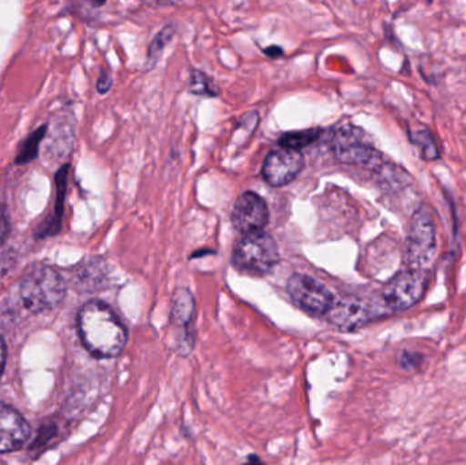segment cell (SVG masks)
Returning a JSON list of instances; mask_svg holds the SVG:
<instances>
[{
	"mask_svg": "<svg viewBox=\"0 0 466 465\" xmlns=\"http://www.w3.org/2000/svg\"><path fill=\"white\" fill-rule=\"evenodd\" d=\"M76 325L82 344L93 357L112 359L119 357L127 346V329L116 313L101 300L85 303Z\"/></svg>",
	"mask_w": 466,
	"mask_h": 465,
	"instance_id": "cell-1",
	"label": "cell"
},
{
	"mask_svg": "<svg viewBox=\"0 0 466 465\" xmlns=\"http://www.w3.org/2000/svg\"><path fill=\"white\" fill-rule=\"evenodd\" d=\"M66 283L54 268L41 265L27 272L19 283L22 305L33 314L46 313L62 305Z\"/></svg>",
	"mask_w": 466,
	"mask_h": 465,
	"instance_id": "cell-2",
	"label": "cell"
},
{
	"mask_svg": "<svg viewBox=\"0 0 466 465\" xmlns=\"http://www.w3.org/2000/svg\"><path fill=\"white\" fill-rule=\"evenodd\" d=\"M279 262V246L266 231L244 235L233 248L232 265L246 275H268Z\"/></svg>",
	"mask_w": 466,
	"mask_h": 465,
	"instance_id": "cell-3",
	"label": "cell"
},
{
	"mask_svg": "<svg viewBox=\"0 0 466 465\" xmlns=\"http://www.w3.org/2000/svg\"><path fill=\"white\" fill-rule=\"evenodd\" d=\"M437 254V228L427 207H420L410 220L405 245V259L410 269L424 270Z\"/></svg>",
	"mask_w": 466,
	"mask_h": 465,
	"instance_id": "cell-4",
	"label": "cell"
},
{
	"mask_svg": "<svg viewBox=\"0 0 466 465\" xmlns=\"http://www.w3.org/2000/svg\"><path fill=\"white\" fill-rule=\"evenodd\" d=\"M331 150L337 160L348 166L380 167V152L367 142L366 134L352 125H341L331 136Z\"/></svg>",
	"mask_w": 466,
	"mask_h": 465,
	"instance_id": "cell-5",
	"label": "cell"
},
{
	"mask_svg": "<svg viewBox=\"0 0 466 465\" xmlns=\"http://www.w3.org/2000/svg\"><path fill=\"white\" fill-rule=\"evenodd\" d=\"M429 281L426 270L408 269L399 273L383 288V305L391 311L413 308L426 294Z\"/></svg>",
	"mask_w": 466,
	"mask_h": 465,
	"instance_id": "cell-6",
	"label": "cell"
},
{
	"mask_svg": "<svg viewBox=\"0 0 466 465\" xmlns=\"http://www.w3.org/2000/svg\"><path fill=\"white\" fill-rule=\"evenodd\" d=\"M287 291L300 310L314 317H325L336 299L322 281L304 273H296L288 280Z\"/></svg>",
	"mask_w": 466,
	"mask_h": 465,
	"instance_id": "cell-7",
	"label": "cell"
},
{
	"mask_svg": "<svg viewBox=\"0 0 466 465\" xmlns=\"http://www.w3.org/2000/svg\"><path fill=\"white\" fill-rule=\"evenodd\" d=\"M378 316H380L378 308L366 299H361L355 295H345L334 299L330 310L325 317L337 329L342 332H353L360 329Z\"/></svg>",
	"mask_w": 466,
	"mask_h": 465,
	"instance_id": "cell-8",
	"label": "cell"
},
{
	"mask_svg": "<svg viewBox=\"0 0 466 465\" xmlns=\"http://www.w3.org/2000/svg\"><path fill=\"white\" fill-rule=\"evenodd\" d=\"M304 156L300 150L279 147L268 153L262 167L266 182L273 187L289 185L303 171Z\"/></svg>",
	"mask_w": 466,
	"mask_h": 465,
	"instance_id": "cell-9",
	"label": "cell"
},
{
	"mask_svg": "<svg viewBox=\"0 0 466 465\" xmlns=\"http://www.w3.org/2000/svg\"><path fill=\"white\" fill-rule=\"evenodd\" d=\"M231 221L236 231L244 235L263 231L268 223V204L254 191H246L233 204Z\"/></svg>",
	"mask_w": 466,
	"mask_h": 465,
	"instance_id": "cell-10",
	"label": "cell"
},
{
	"mask_svg": "<svg viewBox=\"0 0 466 465\" xmlns=\"http://www.w3.org/2000/svg\"><path fill=\"white\" fill-rule=\"evenodd\" d=\"M169 321L172 327L179 330V351L188 354L194 347V333L191 327L196 321V299L187 288H177L175 291Z\"/></svg>",
	"mask_w": 466,
	"mask_h": 465,
	"instance_id": "cell-11",
	"label": "cell"
},
{
	"mask_svg": "<svg viewBox=\"0 0 466 465\" xmlns=\"http://www.w3.org/2000/svg\"><path fill=\"white\" fill-rule=\"evenodd\" d=\"M29 423L13 407L0 403V453L15 452L30 439Z\"/></svg>",
	"mask_w": 466,
	"mask_h": 465,
	"instance_id": "cell-12",
	"label": "cell"
},
{
	"mask_svg": "<svg viewBox=\"0 0 466 465\" xmlns=\"http://www.w3.org/2000/svg\"><path fill=\"white\" fill-rule=\"evenodd\" d=\"M68 164L63 166L55 175L56 183V204H55L54 217L49 218L46 223L41 224L38 228L37 238L52 237L56 235L62 228L63 207H65L66 190H67Z\"/></svg>",
	"mask_w": 466,
	"mask_h": 465,
	"instance_id": "cell-13",
	"label": "cell"
},
{
	"mask_svg": "<svg viewBox=\"0 0 466 465\" xmlns=\"http://www.w3.org/2000/svg\"><path fill=\"white\" fill-rule=\"evenodd\" d=\"M46 131H48V126H40L37 130L33 131V133L22 142L18 153H16L15 164L24 166V164L30 163V161L37 157L41 141H43L44 136H46Z\"/></svg>",
	"mask_w": 466,
	"mask_h": 465,
	"instance_id": "cell-14",
	"label": "cell"
},
{
	"mask_svg": "<svg viewBox=\"0 0 466 465\" xmlns=\"http://www.w3.org/2000/svg\"><path fill=\"white\" fill-rule=\"evenodd\" d=\"M320 130H301L292 131L284 134L279 139V147H289V149L300 150L301 147L314 144L319 138Z\"/></svg>",
	"mask_w": 466,
	"mask_h": 465,
	"instance_id": "cell-15",
	"label": "cell"
},
{
	"mask_svg": "<svg viewBox=\"0 0 466 465\" xmlns=\"http://www.w3.org/2000/svg\"><path fill=\"white\" fill-rule=\"evenodd\" d=\"M175 35V25H167L163 30H160L155 40L150 44L149 51H147V66L149 68L155 67L157 60L160 59L161 54H163L164 48L167 44L172 40Z\"/></svg>",
	"mask_w": 466,
	"mask_h": 465,
	"instance_id": "cell-16",
	"label": "cell"
},
{
	"mask_svg": "<svg viewBox=\"0 0 466 465\" xmlns=\"http://www.w3.org/2000/svg\"><path fill=\"white\" fill-rule=\"evenodd\" d=\"M190 92L194 93V95L215 97V96L220 95V87L207 74L196 70L191 74Z\"/></svg>",
	"mask_w": 466,
	"mask_h": 465,
	"instance_id": "cell-17",
	"label": "cell"
},
{
	"mask_svg": "<svg viewBox=\"0 0 466 465\" xmlns=\"http://www.w3.org/2000/svg\"><path fill=\"white\" fill-rule=\"evenodd\" d=\"M412 141L420 147L423 158L427 161L437 160L440 157L434 136L429 130L416 131L412 136Z\"/></svg>",
	"mask_w": 466,
	"mask_h": 465,
	"instance_id": "cell-18",
	"label": "cell"
},
{
	"mask_svg": "<svg viewBox=\"0 0 466 465\" xmlns=\"http://www.w3.org/2000/svg\"><path fill=\"white\" fill-rule=\"evenodd\" d=\"M421 357L419 354H408V352H404L400 357V365L401 368L407 369V370H413V369L418 368L420 365Z\"/></svg>",
	"mask_w": 466,
	"mask_h": 465,
	"instance_id": "cell-19",
	"label": "cell"
},
{
	"mask_svg": "<svg viewBox=\"0 0 466 465\" xmlns=\"http://www.w3.org/2000/svg\"><path fill=\"white\" fill-rule=\"evenodd\" d=\"M10 228L7 210L5 207H0V245L5 242V238L10 234Z\"/></svg>",
	"mask_w": 466,
	"mask_h": 465,
	"instance_id": "cell-20",
	"label": "cell"
},
{
	"mask_svg": "<svg viewBox=\"0 0 466 465\" xmlns=\"http://www.w3.org/2000/svg\"><path fill=\"white\" fill-rule=\"evenodd\" d=\"M112 86V78L108 73H101L100 78L97 81V90L100 93L109 92Z\"/></svg>",
	"mask_w": 466,
	"mask_h": 465,
	"instance_id": "cell-21",
	"label": "cell"
},
{
	"mask_svg": "<svg viewBox=\"0 0 466 465\" xmlns=\"http://www.w3.org/2000/svg\"><path fill=\"white\" fill-rule=\"evenodd\" d=\"M5 359H7V347H5L3 338H0V379L5 373Z\"/></svg>",
	"mask_w": 466,
	"mask_h": 465,
	"instance_id": "cell-22",
	"label": "cell"
},
{
	"mask_svg": "<svg viewBox=\"0 0 466 465\" xmlns=\"http://www.w3.org/2000/svg\"><path fill=\"white\" fill-rule=\"evenodd\" d=\"M240 465H266L263 463L262 459L257 455H249L247 456L246 460L243 461Z\"/></svg>",
	"mask_w": 466,
	"mask_h": 465,
	"instance_id": "cell-23",
	"label": "cell"
},
{
	"mask_svg": "<svg viewBox=\"0 0 466 465\" xmlns=\"http://www.w3.org/2000/svg\"><path fill=\"white\" fill-rule=\"evenodd\" d=\"M265 54H268V56H281L282 49L279 48V46H270V48L266 49Z\"/></svg>",
	"mask_w": 466,
	"mask_h": 465,
	"instance_id": "cell-24",
	"label": "cell"
}]
</instances>
